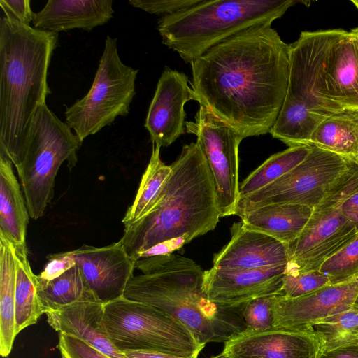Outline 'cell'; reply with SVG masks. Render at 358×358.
Returning a JSON list of instances; mask_svg holds the SVG:
<instances>
[{"label": "cell", "mask_w": 358, "mask_h": 358, "mask_svg": "<svg viewBox=\"0 0 358 358\" xmlns=\"http://www.w3.org/2000/svg\"><path fill=\"white\" fill-rule=\"evenodd\" d=\"M103 303L76 302L45 315L49 325L58 333L74 336L110 358H128L108 339L102 327Z\"/></svg>", "instance_id": "20"}, {"label": "cell", "mask_w": 358, "mask_h": 358, "mask_svg": "<svg viewBox=\"0 0 358 358\" xmlns=\"http://www.w3.org/2000/svg\"><path fill=\"white\" fill-rule=\"evenodd\" d=\"M16 259L13 244L0 236V355L7 357L17 335L15 324Z\"/></svg>", "instance_id": "24"}, {"label": "cell", "mask_w": 358, "mask_h": 358, "mask_svg": "<svg viewBox=\"0 0 358 358\" xmlns=\"http://www.w3.org/2000/svg\"><path fill=\"white\" fill-rule=\"evenodd\" d=\"M321 351L358 343V307L331 315L313 326Z\"/></svg>", "instance_id": "30"}, {"label": "cell", "mask_w": 358, "mask_h": 358, "mask_svg": "<svg viewBox=\"0 0 358 358\" xmlns=\"http://www.w3.org/2000/svg\"><path fill=\"white\" fill-rule=\"evenodd\" d=\"M351 2L358 8V0H352Z\"/></svg>", "instance_id": "43"}, {"label": "cell", "mask_w": 358, "mask_h": 358, "mask_svg": "<svg viewBox=\"0 0 358 358\" xmlns=\"http://www.w3.org/2000/svg\"><path fill=\"white\" fill-rule=\"evenodd\" d=\"M185 129L196 136L208 161L221 217L234 215L240 197L238 148L245 138L202 105Z\"/></svg>", "instance_id": "11"}, {"label": "cell", "mask_w": 358, "mask_h": 358, "mask_svg": "<svg viewBox=\"0 0 358 358\" xmlns=\"http://www.w3.org/2000/svg\"><path fill=\"white\" fill-rule=\"evenodd\" d=\"M321 343L314 329L271 327L248 330L224 343L222 352L230 358H317Z\"/></svg>", "instance_id": "14"}, {"label": "cell", "mask_w": 358, "mask_h": 358, "mask_svg": "<svg viewBox=\"0 0 358 358\" xmlns=\"http://www.w3.org/2000/svg\"><path fill=\"white\" fill-rule=\"evenodd\" d=\"M58 349L62 358H110L85 341L64 332L58 333Z\"/></svg>", "instance_id": "34"}, {"label": "cell", "mask_w": 358, "mask_h": 358, "mask_svg": "<svg viewBox=\"0 0 358 358\" xmlns=\"http://www.w3.org/2000/svg\"><path fill=\"white\" fill-rule=\"evenodd\" d=\"M210 358H230V357L222 352L220 354H219L216 356L211 357Z\"/></svg>", "instance_id": "42"}, {"label": "cell", "mask_w": 358, "mask_h": 358, "mask_svg": "<svg viewBox=\"0 0 358 358\" xmlns=\"http://www.w3.org/2000/svg\"><path fill=\"white\" fill-rule=\"evenodd\" d=\"M142 274L129 280L124 296L146 303L183 323L203 345L225 343L246 329L243 306L210 301L203 289V272L194 260L173 253L141 258Z\"/></svg>", "instance_id": "4"}, {"label": "cell", "mask_w": 358, "mask_h": 358, "mask_svg": "<svg viewBox=\"0 0 358 358\" xmlns=\"http://www.w3.org/2000/svg\"><path fill=\"white\" fill-rule=\"evenodd\" d=\"M357 164H358V162H357Z\"/></svg>", "instance_id": "45"}, {"label": "cell", "mask_w": 358, "mask_h": 358, "mask_svg": "<svg viewBox=\"0 0 358 358\" xmlns=\"http://www.w3.org/2000/svg\"><path fill=\"white\" fill-rule=\"evenodd\" d=\"M13 165L0 153V236L16 245L26 243L30 215Z\"/></svg>", "instance_id": "23"}, {"label": "cell", "mask_w": 358, "mask_h": 358, "mask_svg": "<svg viewBox=\"0 0 358 358\" xmlns=\"http://www.w3.org/2000/svg\"><path fill=\"white\" fill-rule=\"evenodd\" d=\"M310 144L358 162V108H345L323 120Z\"/></svg>", "instance_id": "25"}, {"label": "cell", "mask_w": 358, "mask_h": 358, "mask_svg": "<svg viewBox=\"0 0 358 358\" xmlns=\"http://www.w3.org/2000/svg\"><path fill=\"white\" fill-rule=\"evenodd\" d=\"M319 271L325 274L330 285L350 281L358 277V234L326 260Z\"/></svg>", "instance_id": "31"}, {"label": "cell", "mask_w": 358, "mask_h": 358, "mask_svg": "<svg viewBox=\"0 0 358 358\" xmlns=\"http://www.w3.org/2000/svg\"><path fill=\"white\" fill-rule=\"evenodd\" d=\"M190 64V86L199 105L244 138L270 132L289 71V45L271 25L243 31Z\"/></svg>", "instance_id": "1"}, {"label": "cell", "mask_w": 358, "mask_h": 358, "mask_svg": "<svg viewBox=\"0 0 358 358\" xmlns=\"http://www.w3.org/2000/svg\"><path fill=\"white\" fill-rule=\"evenodd\" d=\"M314 208L301 204L273 203L241 217L245 226L289 244L301 234Z\"/></svg>", "instance_id": "22"}, {"label": "cell", "mask_w": 358, "mask_h": 358, "mask_svg": "<svg viewBox=\"0 0 358 358\" xmlns=\"http://www.w3.org/2000/svg\"><path fill=\"white\" fill-rule=\"evenodd\" d=\"M358 296V277L346 282L327 285L305 295L287 298L273 295V327L312 330L324 319L354 306Z\"/></svg>", "instance_id": "13"}, {"label": "cell", "mask_w": 358, "mask_h": 358, "mask_svg": "<svg viewBox=\"0 0 358 358\" xmlns=\"http://www.w3.org/2000/svg\"><path fill=\"white\" fill-rule=\"evenodd\" d=\"M343 29L303 31L289 45V71L284 102L270 134L289 147L310 144L325 119L343 110L325 95L324 72Z\"/></svg>", "instance_id": "5"}, {"label": "cell", "mask_w": 358, "mask_h": 358, "mask_svg": "<svg viewBox=\"0 0 358 358\" xmlns=\"http://www.w3.org/2000/svg\"><path fill=\"white\" fill-rule=\"evenodd\" d=\"M329 284L328 277L319 271L285 272L282 286L278 295L287 298L299 297Z\"/></svg>", "instance_id": "32"}, {"label": "cell", "mask_w": 358, "mask_h": 358, "mask_svg": "<svg viewBox=\"0 0 358 358\" xmlns=\"http://www.w3.org/2000/svg\"><path fill=\"white\" fill-rule=\"evenodd\" d=\"M47 259L43 270L37 275L40 280H53L76 264L73 250L50 254Z\"/></svg>", "instance_id": "36"}, {"label": "cell", "mask_w": 358, "mask_h": 358, "mask_svg": "<svg viewBox=\"0 0 358 358\" xmlns=\"http://www.w3.org/2000/svg\"><path fill=\"white\" fill-rule=\"evenodd\" d=\"M82 143L72 129L48 107L33 119L24 158L16 169L30 217H41L54 196L55 178L64 162L73 169Z\"/></svg>", "instance_id": "7"}, {"label": "cell", "mask_w": 358, "mask_h": 358, "mask_svg": "<svg viewBox=\"0 0 358 358\" xmlns=\"http://www.w3.org/2000/svg\"><path fill=\"white\" fill-rule=\"evenodd\" d=\"M340 208L322 201L314 208L299 237L286 245L285 272L319 271L326 260L358 234Z\"/></svg>", "instance_id": "12"}, {"label": "cell", "mask_w": 358, "mask_h": 358, "mask_svg": "<svg viewBox=\"0 0 358 358\" xmlns=\"http://www.w3.org/2000/svg\"><path fill=\"white\" fill-rule=\"evenodd\" d=\"M73 253L85 282L99 302L106 303L124 296L136 262L120 241L101 248L84 244Z\"/></svg>", "instance_id": "15"}, {"label": "cell", "mask_w": 358, "mask_h": 358, "mask_svg": "<svg viewBox=\"0 0 358 358\" xmlns=\"http://www.w3.org/2000/svg\"><path fill=\"white\" fill-rule=\"evenodd\" d=\"M340 208L358 233V189L343 201Z\"/></svg>", "instance_id": "38"}, {"label": "cell", "mask_w": 358, "mask_h": 358, "mask_svg": "<svg viewBox=\"0 0 358 358\" xmlns=\"http://www.w3.org/2000/svg\"><path fill=\"white\" fill-rule=\"evenodd\" d=\"M350 31L352 33V34L353 36V38L355 42L357 50H358V27L351 29Z\"/></svg>", "instance_id": "41"}, {"label": "cell", "mask_w": 358, "mask_h": 358, "mask_svg": "<svg viewBox=\"0 0 358 358\" xmlns=\"http://www.w3.org/2000/svg\"><path fill=\"white\" fill-rule=\"evenodd\" d=\"M311 150L312 145H300L270 156L243 181L239 187V199L259 191L290 171Z\"/></svg>", "instance_id": "29"}, {"label": "cell", "mask_w": 358, "mask_h": 358, "mask_svg": "<svg viewBox=\"0 0 358 358\" xmlns=\"http://www.w3.org/2000/svg\"><path fill=\"white\" fill-rule=\"evenodd\" d=\"M123 352L128 358H198V355L185 357L155 350H126Z\"/></svg>", "instance_id": "40"}, {"label": "cell", "mask_w": 358, "mask_h": 358, "mask_svg": "<svg viewBox=\"0 0 358 358\" xmlns=\"http://www.w3.org/2000/svg\"><path fill=\"white\" fill-rule=\"evenodd\" d=\"M111 0H49L34 13V28L59 33L74 29L90 31L113 17Z\"/></svg>", "instance_id": "19"}, {"label": "cell", "mask_w": 358, "mask_h": 358, "mask_svg": "<svg viewBox=\"0 0 358 358\" xmlns=\"http://www.w3.org/2000/svg\"><path fill=\"white\" fill-rule=\"evenodd\" d=\"M153 206L124 227L120 240L135 262L162 243L173 253L215 229L221 213L213 176L198 142L185 145Z\"/></svg>", "instance_id": "2"}, {"label": "cell", "mask_w": 358, "mask_h": 358, "mask_svg": "<svg viewBox=\"0 0 358 358\" xmlns=\"http://www.w3.org/2000/svg\"><path fill=\"white\" fill-rule=\"evenodd\" d=\"M287 265L248 270L204 271L203 289L218 305L236 308L265 296L279 294Z\"/></svg>", "instance_id": "16"}, {"label": "cell", "mask_w": 358, "mask_h": 358, "mask_svg": "<svg viewBox=\"0 0 358 358\" xmlns=\"http://www.w3.org/2000/svg\"><path fill=\"white\" fill-rule=\"evenodd\" d=\"M354 306L358 307V296H357V299L355 300Z\"/></svg>", "instance_id": "44"}, {"label": "cell", "mask_w": 358, "mask_h": 358, "mask_svg": "<svg viewBox=\"0 0 358 358\" xmlns=\"http://www.w3.org/2000/svg\"><path fill=\"white\" fill-rule=\"evenodd\" d=\"M30 3V0H0V6L6 17L30 26L34 16Z\"/></svg>", "instance_id": "37"}, {"label": "cell", "mask_w": 358, "mask_h": 358, "mask_svg": "<svg viewBox=\"0 0 358 358\" xmlns=\"http://www.w3.org/2000/svg\"><path fill=\"white\" fill-rule=\"evenodd\" d=\"M160 149L159 146L152 145L151 157L134 202L122 220L124 227L141 218L153 206L171 175V165H166L161 160Z\"/></svg>", "instance_id": "28"}, {"label": "cell", "mask_w": 358, "mask_h": 358, "mask_svg": "<svg viewBox=\"0 0 358 358\" xmlns=\"http://www.w3.org/2000/svg\"><path fill=\"white\" fill-rule=\"evenodd\" d=\"M230 232V241L214 255L213 267L237 271L287 265L286 244L246 227L241 220Z\"/></svg>", "instance_id": "18"}, {"label": "cell", "mask_w": 358, "mask_h": 358, "mask_svg": "<svg viewBox=\"0 0 358 358\" xmlns=\"http://www.w3.org/2000/svg\"><path fill=\"white\" fill-rule=\"evenodd\" d=\"M13 248L16 259L15 324L18 334L35 324L45 310L38 296V278L31 270L26 243Z\"/></svg>", "instance_id": "26"}, {"label": "cell", "mask_w": 358, "mask_h": 358, "mask_svg": "<svg viewBox=\"0 0 358 358\" xmlns=\"http://www.w3.org/2000/svg\"><path fill=\"white\" fill-rule=\"evenodd\" d=\"M38 293L45 314L76 302H99L77 264L53 280L47 281L38 278Z\"/></svg>", "instance_id": "27"}, {"label": "cell", "mask_w": 358, "mask_h": 358, "mask_svg": "<svg viewBox=\"0 0 358 358\" xmlns=\"http://www.w3.org/2000/svg\"><path fill=\"white\" fill-rule=\"evenodd\" d=\"M324 92L343 109L358 108V50L350 31L344 30L327 60Z\"/></svg>", "instance_id": "21"}, {"label": "cell", "mask_w": 358, "mask_h": 358, "mask_svg": "<svg viewBox=\"0 0 358 358\" xmlns=\"http://www.w3.org/2000/svg\"><path fill=\"white\" fill-rule=\"evenodd\" d=\"M102 327L122 352L155 350L190 357L199 355L205 347L180 321L124 296L103 303Z\"/></svg>", "instance_id": "8"}, {"label": "cell", "mask_w": 358, "mask_h": 358, "mask_svg": "<svg viewBox=\"0 0 358 358\" xmlns=\"http://www.w3.org/2000/svg\"><path fill=\"white\" fill-rule=\"evenodd\" d=\"M353 160L312 145L299 165L259 191L239 199L238 217L273 203H294L315 208Z\"/></svg>", "instance_id": "10"}, {"label": "cell", "mask_w": 358, "mask_h": 358, "mask_svg": "<svg viewBox=\"0 0 358 358\" xmlns=\"http://www.w3.org/2000/svg\"><path fill=\"white\" fill-rule=\"evenodd\" d=\"M317 358H358V343L321 351Z\"/></svg>", "instance_id": "39"}, {"label": "cell", "mask_w": 358, "mask_h": 358, "mask_svg": "<svg viewBox=\"0 0 358 358\" xmlns=\"http://www.w3.org/2000/svg\"><path fill=\"white\" fill-rule=\"evenodd\" d=\"M138 69L120 58L117 39L107 36L91 88L82 99L66 108V123L83 141L127 116L136 95Z\"/></svg>", "instance_id": "9"}, {"label": "cell", "mask_w": 358, "mask_h": 358, "mask_svg": "<svg viewBox=\"0 0 358 358\" xmlns=\"http://www.w3.org/2000/svg\"><path fill=\"white\" fill-rule=\"evenodd\" d=\"M294 0H201L158 21L162 43L186 62L246 30L271 25Z\"/></svg>", "instance_id": "6"}, {"label": "cell", "mask_w": 358, "mask_h": 358, "mask_svg": "<svg viewBox=\"0 0 358 358\" xmlns=\"http://www.w3.org/2000/svg\"><path fill=\"white\" fill-rule=\"evenodd\" d=\"M189 79L182 72L166 67L158 80L145 122L152 145L168 147L185 133L184 106L196 101Z\"/></svg>", "instance_id": "17"}, {"label": "cell", "mask_w": 358, "mask_h": 358, "mask_svg": "<svg viewBox=\"0 0 358 358\" xmlns=\"http://www.w3.org/2000/svg\"><path fill=\"white\" fill-rule=\"evenodd\" d=\"M201 0H130L129 3L150 14L172 15L199 3Z\"/></svg>", "instance_id": "35"}, {"label": "cell", "mask_w": 358, "mask_h": 358, "mask_svg": "<svg viewBox=\"0 0 358 358\" xmlns=\"http://www.w3.org/2000/svg\"><path fill=\"white\" fill-rule=\"evenodd\" d=\"M273 295L255 299L243 306L242 315L248 330H265L273 327Z\"/></svg>", "instance_id": "33"}, {"label": "cell", "mask_w": 358, "mask_h": 358, "mask_svg": "<svg viewBox=\"0 0 358 358\" xmlns=\"http://www.w3.org/2000/svg\"><path fill=\"white\" fill-rule=\"evenodd\" d=\"M58 33L0 19V153L17 169L39 106L51 94L47 82Z\"/></svg>", "instance_id": "3"}]
</instances>
